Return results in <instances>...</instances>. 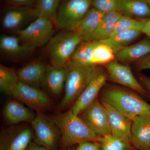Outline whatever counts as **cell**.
I'll list each match as a JSON object with an SVG mask.
<instances>
[{
  "instance_id": "1",
  "label": "cell",
  "mask_w": 150,
  "mask_h": 150,
  "mask_svg": "<svg viewBox=\"0 0 150 150\" xmlns=\"http://www.w3.org/2000/svg\"><path fill=\"white\" fill-rule=\"evenodd\" d=\"M50 119L59 130L64 146L79 144L86 141H98L100 138L89 128L79 115L71 109L53 115Z\"/></svg>"
},
{
  "instance_id": "2",
  "label": "cell",
  "mask_w": 150,
  "mask_h": 150,
  "mask_svg": "<svg viewBox=\"0 0 150 150\" xmlns=\"http://www.w3.org/2000/svg\"><path fill=\"white\" fill-rule=\"evenodd\" d=\"M100 98L103 102L131 119L139 115L150 116V104L133 92L119 88H108L101 92Z\"/></svg>"
},
{
  "instance_id": "3",
  "label": "cell",
  "mask_w": 150,
  "mask_h": 150,
  "mask_svg": "<svg viewBox=\"0 0 150 150\" xmlns=\"http://www.w3.org/2000/svg\"><path fill=\"white\" fill-rule=\"evenodd\" d=\"M68 75L65 93L58 108H66L74 102L89 83L95 65L70 60L66 65Z\"/></svg>"
},
{
  "instance_id": "4",
  "label": "cell",
  "mask_w": 150,
  "mask_h": 150,
  "mask_svg": "<svg viewBox=\"0 0 150 150\" xmlns=\"http://www.w3.org/2000/svg\"><path fill=\"white\" fill-rule=\"evenodd\" d=\"M82 41L81 35L75 31L65 30L53 36L47 48L51 65L65 67Z\"/></svg>"
},
{
  "instance_id": "5",
  "label": "cell",
  "mask_w": 150,
  "mask_h": 150,
  "mask_svg": "<svg viewBox=\"0 0 150 150\" xmlns=\"http://www.w3.org/2000/svg\"><path fill=\"white\" fill-rule=\"evenodd\" d=\"M93 0H67L59 7L54 20L56 27L73 31L90 9Z\"/></svg>"
},
{
  "instance_id": "6",
  "label": "cell",
  "mask_w": 150,
  "mask_h": 150,
  "mask_svg": "<svg viewBox=\"0 0 150 150\" xmlns=\"http://www.w3.org/2000/svg\"><path fill=\"white\" fill-rule=\"evenodd\" d=\"M16 33L23 43L33 50L49 42L53 36L54 27L51 20L38 17L25 28L16 30Z\"/></svg>"
},
{
  "instance_id": "7",
  "label": "cell",
  "mask_w": 150,
  "mask_h": 150,
  "mask_svg": "<svg viewBox=\"0 0 150 150\" xmlns=\"http://www.w3.org/2000/svg\"><path fill=\"white\" fill-rule=\"evenodd\" d=\"M108 79L106 69L95 65L92 77L86 88L74 102L71 110L79 115L97 99V97Z\"/></svg>"
},
{
  "instance_id": "8",
  "label": "cell",
  "mask_w": 150,
  "mask_h": 150,
  "mask_svg": "<svg viewBox=\"0 0 150 150\" xmlns=\"http://www.w3.org/2000/svg\"><path fill=\"white\" fill-rule=\"evenodd\" d=\"M35 142L49 150L56 149L60 132L52 122L42 112H37L31 122Z\"/></svg>"
},
{
  "instance_id": "9",
  "label": "cell",
  "mask_w": 150,
  "mask_h": 150,
  "mask_svg": "<svg viewBox=\"0 0 150 150\" xmlns=\"http://www.w3.org/2000/svg\"><path fill=\"white\" fill-rule=\"evenodd\" d=\"M108 78L112 81L127 87L144 96L150 98V94L136 79L130 67L116 60L105 65Z\"/></svg>"
},
{
  "instance_id": "10",
  "label": "cell",
  "mask_w": 150,
  "mask_h": 150,
  "mask_svg": "<svg viewBox=\"0 0 150 150\" xmlns=\"http://www.w3.org/2000/svg\"><path fill=\"white\" fill-rule=\"evenodd\" d=\"M11 96L14 99L25 103L37 112H42L51 104L50 98L40 88L21 81Z\"/></svg>"
},
{
  "instance_id": "11",
  "label": "cell",
  "mask_w": 150,
  "mask_h": 150,
  "mask_svg": "<svg viewBox=\"0 0 150 150\" xmlns=\"http://www.w3.org/2000/svg\"><path fill=\"white\" fill-rule=\"evenodd\" d=\"M79 116L99 137L111 134L107 112L101 101L96 100Z\"/></svg>"
},
{
  "instance_id": "12",
  "label": "cell",
  "mask_w": 150,
  "mask_h": 150,
  "mask_svg": "<svg viewBox=\"0 0 150 150\" xmlns=\"http://www.w3.org/2000/svg\"><path fill=\"white\" fill-rule=\"evenodd\" d=\"M33 131L27 127L5 129L0 136V150H25L31 142Z\"/></svg>"
},
{
  "instance_id": "13",
  "label": "cell",
  "mask_w": 150,
  "mask_h": 150,
  "mask_svg": "<svg viewBox=\"0 0 150 150\" xmlns=\"http://www.w3.org/2000/svg\"><path fill=\"white\" fill-rule=\"evenodd\" d=\"M106 110L110 134L116 138L131 143L132 119L119 112L112 106L101 101Z\"/></svg>"
},
{
  "instance_id": "14",
  "label": "cell",
  "mask_w": 150,
  "mask_h": 150,
  "mask_svg": "<svg viewBox=\"0 0 150 150\" xmlns=\"http://www.w3.org/2000/svg\"><path fill=\"white\" fill-rule=\"evenodd\" d=\"M131 144L140 150H148L150 144V116L139 115L132 119Z\"/></svg>"
},
{
  "instance_id": "15",
  "label": "cell",
  "mask_w": 150,
  "mask_h": 150,
  "mask_svg": "<svg viewBox=\"0 0 150 150\" xmlns=\"http://www.w3.org/2000/svg\"><path fill=\"white\" fill-rule=\"evenodd\" d=\"M68 70L66 66L62 67L46 66L41 86L48 92L57 96L61 94L67 81Z\"/></svg>"
},
{
  "instance_id": "16",
  "label": "cell",
  "mask_w": 150,
  "mask_h": 150,
  "mask_svg": "<svg viewBox=\"0 0 150 150\" xmlns=\"http://www.w3.org/2000/svg\"><path fill=\"white\" fill-rule=\"evenodd\" d=\"M150 54V39L147 37L126 46L115 54V60L123 63L137 62Z\"/></svg>"
},
{
  "instance_id": "17",
  "label": "cell",
  "mask_w": 150,
  "mask_h": 150,
  "mask_svg": "<svg viewBox=\"0 0 150 150\" xmlns=\"http://www.w3.org/2000/svg\"><path fill=\"white\" fill-rule=\"evenodd\" d=\"M3 113L6 121L10 124L24 122L31 123L35 116L21 102L16 99L11 100L6 103Z\"/></svg>"
},
{
  "instance_id": "18",
  "label": "cell",
  "mask_w": 150,
  "mask_h": 150,
  "mask_svg": "<svg viewBox=\"0 0 150 150\" xmlns=\"http://www.w3.org/2000/svg\"><path fill=\"white\" fill-rule=\"evenodd\" d=\"M46 66L39 61H33L17 71L20 81L40 88Z\"/></svg>"
},
{
  "instance_id": "19",
  "label": "cell",
  "mask_w": 150,
  "mask_h": 150,
  "mask_svg": "<svg viewBox=\"0 0 150 150\" xmlns=\"http://www.w3.org/2000/svg\"><path fill=\"white\" fill-rule=\"evenodd\" d=\"M104 14L103 13L93 7L73 31H76L81 35L83 41L89 40L102 20Z\"/></svg>"
},
{
  "instance_id": "20",
  "label": "cell",
  "mask_w": 150,
  "mask_h": 150,
  "mask_svg": "<svg viewBox=\"0 0 150 150\" xmlns=\"http://www.w3.org/2000/svg\"><path fill=\"white\" fill-rule=\"evenodd\" d=\"M34 16L37 17L34 10L32 11L24 9H11L5 14L2 25L5 29L17 30Z\"/></svg>"
},
{
  "instance_id": "21",
  "label": "cell",
  "mask_w": 150,
  "mask_h": 150,
  "mask_svg": "<svg viewBox=\"0 0 150 150\" xmlns=\"http://www.w3.org/2000/svg\"><path fill=\"white\" fill-rule=\"evenodd\" d=\"M122 16V15L119 11L104 13L102 20L89 40L102 41L110 37L117 21Z\"/></svg>"
},
{
  "instance_id": "22",
  "label": "cell",
  "mask_w": 150,
  "mask_h": 150,
  "mask_svg": "<svg viewBox=\"0 0 150 150\" xmlns=\"http://www.w3.org/2000/svg\"><path fill=\"white\" fill-rule=\"evenodd\" d=\"M0 48L6 55L14 57L24 56L33 51L17 36L2 35L0 38Z\"/></svg>"
},
{
  "instance_id": "23",
  "label": "cell",
  "mask_w": 150,
  "mask_h": 150,
  "mask_svg": "<svg viewBox=\"0 0 150 150\" xmlns=\"http://www.w3.org/2000/svg\"><path fill=\"white\" fill-rule=\"evenodd\" d=\"M119 12L122 15L132 18H150V7L145 0H121Z\"/></svg>"
},
{
  "instance_id": "24",
  "label": "cell",
  "mask_w": 150,
  "mask_h": 150,
  "mask_svg": "<svg viewBox=\"0 0 150 150\" xmlns=\"http://www.w3.org/2000/svg\"><path fill=\"white\" fill-rule=\"evenodd\" d=\"M142 33V31L139 30H127L119 33L101 41L110 46L116 54L121 49L131 45Z\"/></svg>"
},
{
  "instance_id": "25",
  "label": "cell",
  "mask_w": 150,
  "mask_h": 150,
  "mask_svg": "<svg viewBox=\"0 0 150 150\" xmlns=\"http://www.w3.org/2000/svg\"><path fill=\"white\" fill-rule=\"evenodd\" d=\"M20 81L17 72L4 66H0V89L8 95L11 96Z\"/></svg>"
},
{
  "instance_id": "26",
  "label": "cell",
  "mask_w": 150,
  "mask_h": 150,
  "mask_svg": "<svg viewBox=\"0 0 150 150\" xmlns=\"http://www.w3.org/2000/svg\"><path fill=\"white\" fill-rule=\"evenodd\" d=\"M115 54L112 48L101 41H98L92 54L91 64H105L115 60Z\"/></svg>"
},
{
  "instance_id": "27",
  "label": "cell",
  "mask_w": 150,
  "mask_h": 150,
  "mask_svg": "<svg viewBox=\"0 0 150 150\" xmlns=\"http://www.w3.org/2000/svg\"><path fill=\"white\" fill-rule=\"evenodd\" d=\"M60 0H38L34 12L36 16L53 20L56 17Z\"/></svg>"
},
{
  "instance_id": "28",
  "label": "cell",
  "mask_w": 150,
  "mask_h": 150,
  "mask_svg": "<svg viewBox=\"0 0 150 150\" xmlns=\"http://www.w3.org/2000/svg\"><path fill=\"white\" fill-rule=\"evenodd\" d=\"M98 141L101 150H134L131 143L116 138L111 134L100 137Z\"/></svg>"
},
{
  "instance_id": "29",
  "label": "cell",
  "mask_w": 150,
  "mask_h": 150,
  "mask_svg": "<svg viewBox=\"0 0 150 150\" xmlns=\"http://www.w3.org/2000/svg\"><path fill=\"white\" fill-rule=\"evenodd\" d=\"M98 41L93 40L82 41L75 50L71 60L91 64L93 51Z\"/></svg>"
},
{
  "instance_id": "30",
  "label": "cell",
  "mask_w": 150,
  "mask_h": 150,
  "mask_svg": "<svg viewBox=\"0 0 150 150\" xmlns=\"http://www.w3.org/2000/svg\"><path fill=\"white\" fill-rule=\"evenodd\" d=\"M144 21L145 19H136L122 15L117 21L110 37L119 33L127 30H139L142 31Z\"/></svg>"
},
{
  "instance_id": "31",
  "label": "cell",
  "mask_w": 150,
  "mask_h": 150,
  "mask_svg": "<svg viewBox=\"0 0 150 150\" xmlns=\"http://www.w3.org/2000/svg\"><path fill=\"white\" fill-rule=\"evenodd\" d=\"M121 0H93L94 8L103 13L113 11H119Z\"/></svg>"
},
{
  "instance_id": "32",
  "label": "cell",
  "mask_w": 150,
  "mask_h": 150,
  "mask_svg": "<svg viewBox=\"0 0 150 150\" xmlns=\"http://www.w3.org/2000/svg\"><path fill=\"white\" fill-rule=\"evenodd\" d=\"M75 150H101L99 142L86 141L79 144Z\"/></svg>"
},
{
  "instance_id": "33",
  "label": "cell",
  "mask_w": 150,
  "mask_h": 150,
  "mask_svg": "<svg viewBox=\"0 0 150 150\" xmlns=\"http://www.w3.org/2000/svg\"><path fill=\"white\" fill-rule=\"evenodd\" d=\"M136 67L139 71L150 69V54L137 61Z\"/></svg>"
},
{
  "instance_id": "34",
  "label": "cell",
  "mask_w": 150,
  "mask_h": 150,
  "mask_svg": "<svg viewBox=\"0 0 150 150\" xmlns=\"http://www.w3.org/2000/svg\"><path fill=\"white\" fill-rule=\"evenodd\" d=\"M142 32L150 39V18L145 19L144 23L142 28Z\"/></svg>"
},
{
  "instance_id": "35",
  "label": "cell",
  "mask_w": 150,
  "mask_h": 150,
  "mask_svg": "<svg viewBox=\"0 0 150 150\" xmlns=\"http://www.w3.org/2000/svg\"><path fill=\"white\" fill-rule=\"evenodd\" d=\"M140 80L143 86L150 94V78L142 75L140 77Z\"/></svg>"
},
{
  "instance_id": "36",
  "label": "cell",
  "mask_w": 150,
  "mask_h": 150,
  "mask_svg": "<svg viewBox=\"0 0 150 150\" xmlns=\"http://www.w3.org/2000/svg\"><path fill=\"white\" fill-rule=\"evenodd\" d=\"M25 150H49L43 146L38 144L35 142L30 143L28 146Z\"/></svg>"
},
{
  "instance_id": "37",
  "label": "cell",
  "mask_w": 150,
  "mask_h": 150,
  "mask_svg": "<svg viewBox=\"0 0 150 150\" xmlns=\"http://www.w3.org/2000/svg\"><path fill=\"white\" fill-rule=\"evenodd\" d=\"M18 3H25L29 1L30 0H12Z\"/></svg>"
},
{
  "instance_id": "38",
  "label": "cell",
  "mask_w": 150,
  "mask_h": 150,
  "mask_svg": "<svg viewBox=\"0 0 150 150\" xmlns=\"http://www.w3.org/2000/svg\"><path fill=\"white\" fill-rule=\"evenodd\" d=\"M145 1H146V2L148 3V4L150 7V0H145Z\"/></svg>"
},
{
  "instance_id": "39",
  "label": "cell",
  "mask_w": 150,
  "mask_h": 150,
  "mask_svg": "<svg viewBox=\"0 0 150 150\" xmlns=\"http://www.w3.org/2000/svg\"><path fill=\"white\" fill-rule=\"evenodd\" d=\"M148 150H150V144L149 145V149H148Z\"/></svg>"
},
{
  "instance_id": "40",
  "label": "cell",
  "mask_w": 150,
  "mask_h": 150,
  "mask_svg": "<svg viewBox=\"0 0 150 150\" xmlns=\"http://www.w3.org/2000/svg\"></svg>"
}]
</instances>
